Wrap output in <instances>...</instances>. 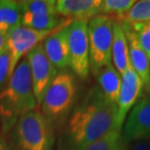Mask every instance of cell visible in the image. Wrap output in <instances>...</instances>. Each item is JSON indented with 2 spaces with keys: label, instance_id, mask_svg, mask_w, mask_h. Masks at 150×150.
<instances>
[{
  "label": "cell",
  "instance_id": "obj_20",
  "mask_svg": "<svg viewBox=\"0 0 150 150\" xmlns=\"http://www.w3.org/2000/svg\"><path fill=\"white\" fill-rule=\"evenodd\" d=\"M124 22L131 23L150 22V0L134 2Z\"/></svg>",
  "mask_w": 150,
  "mask_h": 150
},
{
  "label": "cell",
  "instance_id": "obj_5",
  "mask_svg": "<svg viewBox=\"0 0 150 150\" xmlns=\"http://www.w3.org/2000/svg\"><path fill=\"white\" fill-rule=\"evenodd\" d=\"M113 21L104 15H98L88 23L90 70L94 75L111 64Z\"/></svg>",
  "mask_w": 150,
  "mask_h": 150
},
{
  "label": "cell",
  "instance_id": "obj_2",
  "mask_svg": "<svg viewBox=\"0 0 150 150\" xmlns=\"http://www.w3.org/2000/svg\"><path fill=\"white\" fill-rule=\"evenodd\" d=\"M28 59L23 58L0 92V121L3 131L10 130L23 114L36 107Z\"/></svg>",
  "mask_w": 150,
  "mask_h": 150
},
{
  "label": "cell",
  "instance_id": "obj_16",
  "mask_svg": "<svg viewBox=\"0 0 150 150\" xmlns=\"http://www.w3.org/2000/svg\"><path fill=\"white\" fill-rule=\"evenodd\" d=\"M22 6L20 1L0 0V31L7 33L22 23Z\"/></svg>",
  "mask_w": 150,
  "mask_h": 150
},
{
  "label": "cell",
  "instance_id": "obj_21",
  "mask_svg": "<svg viewBox=\"0 0 150 150\" xmlns=\"http://www.w3.org/2000/svg\"><path fill=\"white\" fill-rule=\"evenodd\" d=\"M129 23L136 32L140 46L144 50L148 58H150V22Z\"/></svg>",
  "mask_w": 150,
  "mask_h": 150
},
{
  "label": "cell",
  "instance_id": "obj_6",
  "mask_svg": "<svg viewBox=\"0 0 150 150\" xmlns=\"http://www.w3.org/2000/svg\"><path fill=\"white\" fill-rule=\"evenodd\" d=\"M69 67L80 79H87L90 73L88 22L73 21L68 33Z\"/></svg>",
  "mask_w": 150,
  "mask_h": 150
},
{
  "label": "cell",
  "instance_id": "obj_19",
  "mask_svg": "<svg viewBox=\"0 0 150 150\" xmlns=\"http://www.w3.org/2000/svg\"><path fill=\"white\" fill-rule=\"evenodd\" d=\"M23 13L33 15L56 14V1L53 0H25L20 1Z\"/></svg>",
  "mask_w": 150,
  "mask_h": 150
},
{
  "label": "cell",
  "instance_id": "obj_12",
  "mask_svg": "<svg viewBox=\"0 0 150 150\" xmlns=\"http://www.w3.org/2000/svg\"><path fill=\"white\" fill-rule=\"evenodd\" d=\"M122 28L128 40L129 46V59L132 67L139 75L143 85V88L149 91L150 90V67L149 58L140 46L139 39L132 28L131 25L127 22L121 23Z\"/></svg>",
  "mask_w": 150,
  "mask_h": 150
},
{
  "label": "cell",
  "instance_id": "obj_10",
  "mask_svg": "<svg viewBox=\"0 0 150 150\" xmlns=\"http://www.w3.org/2000/svg\"><path fill=\"white\" fill-rule=\"evenodd\" d=\"M125 144L142 139H150V95L137 101L127 117L122 131Z\"/></svg>",
  "mask_w": 150,
  "mask_h": 150
},
{
  "label": "cell",
  "instance_id": "obj_22",
  "mask_svg": "<svg viewBox=\"0 0 150 150\" xmlns=\"http://www.w3.org/2000/svg\"><path fill=\"white\" fill-rule=\"evenodd\" d=\"M11 77V55L7 46L0 53V91L6 85V81Z\"/></svg>",
  "mask_w": 150,
  "mask_h": 150
},
{
  "label": "cell",
  "instance_id": "obj_4",
  "mask_svg": "<svg viewBox=\"0 0 150 150\" xmlns=\"http://www.w3.org/2000/svg\"><path fill=\"white\" fill-rule=\"evenodd\" d=\"M77 97V81L68 70L59 71L45 93L41 103L42 113L54 126L64 125L74 108Z\"/></svg>",
  "mask_w": 150,
  "mask_h": 150
},
{
  "label": "cell",
  "instance_id": "obj_8",
  "mask_svg": "<svg viewBox=\"0 0 150 150\" xmlns=\"http://www.w3.org/2000/svg\"><path fill=\"white\" fill-rule=\"evenodd\" d=\"M54 31L35 30L21 25L7 32L6 46L11 55V75L21 59L25 54H28L32 49H34L38 44H40L41 41L45 40Z\"/></svg>",
  "mask_w": 150,
  "mask_h": 150
},
{
  "label": "cell",
  "instance_id": "obj_25",
  "mask_svg": "<svg viewBox=\"0 0 150 150\" xmlns=\"http://www.w3.org/2000/svg\"><path fill=\"white\" fill-rule=\"evenodd\" d=\"M6 43H7V33L0 31V53L6 47Z\"/></svg>",
  "mask_w": 150,
  "mask_h": 150
},
{
  "label": "cell",
  "instance_id": "obj_1",
  "mask_svg": "<svg viewBox=\"0 0 150 150\" xmlns=\"http://www.w3.org/2000/svg\"><path fill=\"white\" fill-rule=\"evenodd\" d=\"M117 105L105 100L98 86L88 91L74 107L59 137L58 150H84L116 130Z\"/></svg>",
  "mask_w": 150,
  "mask_h": 150
},
{
  "label": "cell",
  "instance_id": "obj_9",
  "mask_svg": "<svg viewBox=\"0 0 150 150\" xmlns=\"http://www.w3.org/2000/svg\"><path fill=\"white\" fill-rule=\"evenodd\" d=\"M121 76L122 81L118 101H117L116 120V130L120 132H122L126 117L130 110H132L137 101L140 100L143 90L142 80L132 67L131 62L128 65L127 70Z\"/></svg>",
  "mask_w": 150,
  "mask_h": 150
},
{
  "label": "cell",
  "instance_id": "obj_23",
  "mask_svg": "<svg viewBox=\"0 0 150 150\" xmlns=\"http://www.w3.org/2000/svg\"><path fill=\"white\" fill-rule=\"evenodd\" d=\"M126 150H150V139H142L126 144Z\"/></svg>",
  "mask_w": 150,
  "mask_h": 150
},
{
  "label": "cell",
  "instance_id": "obj_27",
  "mask_svg": "<svg viewBox=\"0 0 150 150\" xmlns=\"http://www.w3.org/2000/svg\"><path fill=\"white\" fill-rule=\"evenodd\" d=\"M149 95H150V93H149Z\"/></svg>",
  "mask_w": 150,
  "mask_h": 150
},
{
  "label": "cell",
  "instance_id": "obj_15",
  "mask_svg": "<svg viewBox=\"0 0 150 150\" xmlns=\"http://www.w3.org/2000/svg\"><path fill=\"white\" fill-rule=\"evenodd\" d=\"M96 76L98 83V87L105 100L110 103L117 105L122 81V76L120 73L113 67V64H110L101 68Z\"/></svg>",
  "mask_w": 150,
  "mask_h": 150
},
{
  "label": "cell",
  "instance_id": "obj_7",
  "mask_svg": "<svg viewBox=\"0 0 150 150\" xmlns=\"http://www.w3.org/2000/svg\"><path fill=\"white\" fill-rule=\"evenodd\" d=\"M26 59L30 68L32 88L36 104L41 105L45 93L55 79L59 70L48 59L42 43L38 44L34 49H32L26 55Z\"/></svg>",
  "mask_w": 150,
  "mask_h": 150
},
{
  "label": "cell",
  "instance_id": "obj_11",
  "mask_svg": "<svg viewBox=\"0 0 150 150\" xmlns=\"http://www.w3.org/2000/svg\"><path fill=\"white\" fill-rule=\"evenodd\" d=\"M68 33L69 25L54 31L43 42L45 54L54 67L59 71L67 70L69 67Z\"/></svg>",
  "mask_w": 150,
  "mask_h": 150
},
{
  "label": "cell",
  "instance_id": "obj_13",
  "mask_svg": "<svg viewBox=\"0 0 150 150\" xmlns=\"http://www.w3.org/2000/svg\"><path fill=\"white\" fill-rule=\"evenodd\" d=\"M101 0H59L56 1V11L59 16L69 21L92 20L100 15Z\"/></svg>",
  "mask_w": 150,
  "mask_h": 150
},
{
  "label": "cell",
  "instance_id": "obj_24",
  "mask_svg": "<svg viewBox=\"0 0 150 150\" xmlns=\"http://www.w3.org/2000/svg\"><path fill=\"white\" fill-rule=\"evenodd\" d=\"M0 150H13L10 143L2 136H0Z\"/></svg>",
  "mask_w": 150,
  "mask_h": 150
},
{
  "label": "cell",
  "instance_id": "obj_17",
  "mask_svg": "<svg viewBox=\"0 0 150 150\" xmlns=\"http://www.w3.org/2000/svg\"><path fill=\"white\" fill-rule=\"evenodd\" d=\"M134 2V0H104L100 15L110 18L113 22L121 23L125 21Z\"/></svg>",
  "mask_w": 150,
  "mask_h": 150
},
{
  "label": "cell",
  "instance_id": "obj_3",
  "mask_svg": "<svg viewBox=\"0 0 150 150\" xmlns=\"http://www.w3.org/2000/svg\"><path fill=\"white\" fill-rule=\"evenodd\" d=\"M13 139L17 150H55V126L34 109L19 118L14 126Z\"/></svg>",
  "mask_w": 150,
  "mask_h": 150
},
{
  "label": "cell",
  "instance_id": "obj_26",
  "mask_svg": "<svg viewBox=\"0 0 150 150\" xmlns=\"http://www.w3.org/2000/svg\"><path fill=\"white\" fill-rule=\"evenodd\" d=\"M149 67H150V58H149Z\"/></svg>",
  "mask_w": 150,
  "mask_h": 150
},
{
  "label": "cell",
  "instance_id": "obj_18",
  "mask_svg": "<svg viewBox=\"0 0 150 150\" xmlns=\"http://www.w3.org/2000/svg\"><path fill=\"white\" fill-rule=\"evenodd\" d=\"M84 150H126L122 132L112 130Z\"/></svg>",
  "mask_w": 150,
  "mask_h": 150
},
{
  "label": "cell",
  "instance_id": "obj_14",
  "mask_svg": "<svg viewBox=\"0 0 150 150\" xmlns=\"http://www.w3.org/2000/svg\"><path fill=\"white\" fill-rule=\"evenodd\" d=\"M113 37L111 48V61H113V67L122 75L127 70L130 64L129 59V46L128 40L123 30L120 23L113 22Z\"/></svg>",
  "mask_w": 150,
  "mask_h": 150
}]
</instances>
